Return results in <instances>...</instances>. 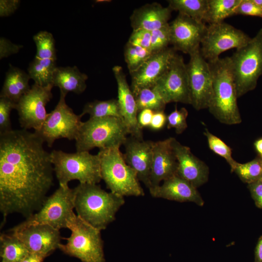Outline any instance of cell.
<instances>
[{"label": "cell", "instance_id": "1", "mask_svg": "<svg viewBox=\"0 0 262 262\" xmlns=\"http://www.w3.org/2000/svg\"><path fill=\"white\" fill-rule=\"evenodd\" d=\"M44 142L34 131L0 134V210L27 218L38 210L53 184V167Z\"/></svg>", "mask_w": 262, "mask_h": 262}, {"label": "cell", "instance_id": "2", "mask_svg": "<svg viewBox=\"0 0 262 262\" xmlns=\"http://www.w3.org/2000/svg\"><path fill=\"white\" fill-rule=\"evenodd\" d=\"M74 189L77 215L100 231L115 220L125 203L123 196L107 192L97 184L80 183Z\"/></svg>", "mask_w": 262, "mask_h": 262}, {"label": "cell", "instance_id": "3", "mask_svg": "<svg viewBox=\"0 0 262 262\" xmlns=\"http://www.w3.org/2000/svg\"><path fill=\"white\" fill-rule=\"evenodd\" d=\"M211 71L213 93L208 107L210 113L220 122L240 124L242 119L237 105V91L229 57L208 62Z\"/></svg>", "mask_w": 262, "mask_h": 262}, {"label": "cell", "instance_id": "4", "mask_svg": "<svg viewBox=\"0 0 262 262\" xmlns=\"http://www.w3.org/2000/svg\"><path fill=\"white\" fill-rule=\"evenodd\" d=\"M50 154L59 186H67L74 180L80 183L89 184H97L102 180L98 154L93 155L89 151L70 153L53 150Z\"/></svg>", "mask_w": 262, "mask_h": 262}, {"label": "cell", "instance_id": "5", "mask_svg": "<svg viewBox=\"0 0 262 262\" xmlns=\"http://www.w3.org/2000/svg\"><path fill=\"white\" fill-rule=\"evenodd\" d=\"M128 130L123 120L116 117L90 118L82 122L75 140L77 151L120 148L124 144Z\"/></svg>", "mask_w": 262, "mask_h": 262}, {"label": "cell", "instance_id": "6", "mask_svg": "<svg viewBox=\"0 0 262 262\" xmlns=\"http://www.w3.org/2000/svg\"><path fill=\"white\" fill-rule=\"evenodd\" d=\"M100 172L107 187L122 196H144L137 175L125 162L119 148L99 149Z\"/></svg>", "mask_w": 262, "mask_h": 262}, {"label": "cell", "instance_id": "7", "mask_svg": "<svg viewBox=\"0 0 262 262\" xmlns=\"http://www.w3.org/2000/svg\"><path fill=\"white\" fill-rule=\"evenodd\" d=\"M238 98L253 90L262 75V29L229 57Z\"/></svg>", "mask_w": 262, "mask_h": 262}, {"label": "cell", "instance_id": "8", "mask_svg": "<svg viewBox=\"0 0 262 262\" xmlns=\"http://www.w3.org/2000/svg\"><path fill=\"white\" fill-rule=\"evenodd\" d=\"M75 191L67 186H61L46 197L37 212L13 228L20 229L31 225L45 224L60 230L69 229L77 215L74 212Z\"/></svg>", "mask_w": 262, "mask_h": 262}, {"label": "cell", "instance_id": "9", "mask_svg": "<svg viewBox=\"0 0 262 262\" xmlns=\"http://www.w3.org/2000/svg\"><path fill=\"white\" fill-rule=\"evenodd\" d=\"M68 229L71 234L66 244L60 245L61 251L82 262H105L100 230L77 215Z\"/></svg>", "mask_w": 262, "mask_h": 262}, {"label": "cell", "instance_id": "10", "mask_svg": "<svg viewBox=\"0 0 262 262\" xmlns=\"http://www.w3.org/2000/svg\"><path fill=\"white\" fill-rule=\"evenodd\" d=\"M66 96L60 93L57 105L48 114L40 130L34 131L50 147L60 138L75 140L83 122L81 121L82 116L75 114L66 104Z\"/></svg>", "mask_w": 262, "mask_h": 262}, {"label": "cell", "instance_id": "11", "mask_svg": "<svg viewBox=\"0 0 262 262\" xmlns=\"http://www.w3.org/2000/svg\"><path fill=\"white\" fill-rule=\"evenodd\" d=\"M251 39L242 31L224 22L211 24L207 26L200 45V52L208 62L213 61L219 58L223 52L241 48Z\"/></svg>", "mask_w": 262, "mask_h": 262}, {"label": "cell", "instance_id": "12", "mask_svg": "<svg viewBox=\"0 0 262 262\" xmlns=\"http://www.w3.org/2000/svg\"><path fill=\"white\" fill-rule=\"evenodd\" d=\"M52 84L42 86L34 83L19 100L16 109L22 129L40 130L48 114L46 106L52 98Z\"/></svg>", "mask_w": 262, "mask_h": 262}, {"label": "cell", "instance_id": "13", "mask_svg": "<svg viewBox=\"0 0 262 262\" xmlns=\"http://www.w3.org/2000/svg\"><path fill=\"white\" fill-rule=\"evenodd\" d=\"M200 48L189 55L190 59L186 64L191 104L197 111L208 108L213 93L210 66L202 55Z\"/></svg>", "mask_w": 262, "mask_h": 262}, {"label": "cell", "instance_id": "14", "mask_svg": "<svg viewBox=\"0 0 262 262\" xmlns=\"http://www.w3.org/2000/svg\"><path fill=\"white\" fill-rule=\"evenodd\" d=\"M166 104H191L186 64L182 56L176 54L169 67L153 87Z\"/></svg>", "mask_w": 262, "mask_h": 262}, {"label": "cell", "instance_id": "15", "mask_svg": "<svg viewBox=\"0 0 262 262\" xmlns=\"http://www.w3.org/2000/svg\"><path fill=\"white\" fill-rule=\"evenodd\" d=\"M169 25L170 44L175 50L190 55L200 48L207 26L204 22L179 14Z\"/></svg>", "mask_w": 262, "mask_h": 262}, {"label": "cell", "instance_id": "16", "mask_svg": "<svg viewBox=\"0 0 262 262\" xmlns=\"http://www.w3.org/2000/svg\"><path fill=\"white\" fill-rule=\"evenodd\" d=\"M30 252L47 257L59 248L61 241L60 230L49 225L37 224L20 229H11Z\"/></svg>", "mask_w": 262, "mask_h": 262}, {"label": "cell", "instance_id": "17", "mask_svg": "<svg viewBox=\"0 0 262 262\" xmlns=\"http://www.w3.org/2000/svg\"><path fill=\"white\" fill-rule=\"evenodd\" d=\"M176 51L168 47L152 53L138 69L130 73L133 93L142 88H153L167 70Z\"/></svg>", "mask_w": 262, "mask_h": 262}, {"label": "cell", "instance_id": "18", "mask_svg": "<svg viewBox=\"0 0 262 262\" xmlns=\"http://www.w3.org/2000/svg\"><path fill=\"white\" fill-rule=\"evenodd\" d=\"M154 142L140 140L132 136L127 137L123 145L126 163L136 172L139 180L150 187V174Z\"/></svg>", "mask_w": 262, "mask_h": 262}, {"label": "cell", "instance_id": "19", "mask_svg": "<svg viewBox=\"0 0 262 262\" xmlns=\"http://www.w3.org/2000/svg\"><path fill=\"white\" fill-rule=\"evenodd\" d=\"M113 71L117 85V100L123 120L129 134L140 140H143V129L138 124V109L135 97L130 87L126 75L121 66H115Z\"/></svg>", "mask_w": 262, "mask_h": 262}, {"label": "cell", "instance_id": "20", "mask_svg": "<svg viewBox=\"0 0 262 262\" xmlns=\"http://www.w3.org/2000/svg\"><path fill=\"white\" fill-rule=\"evenodd\" d=\"M171 145L178 163L177 175L197 188L207 182L209 168L202 161L195 156L190 148L172 137Z\"/></svg>", "mask_w": 262, "mask_h": 262}, {"label": "cell", "instance_id": "21", "mask_svg": "<svg viewBox=\"0 0 262 262\" xmlns=\"http://www.w3.org/2000/svg\"><path fill=\"white\" fill-rule=\"evenodd\" d=\"M171 140L172 137H169L154 143L149 189L158 186L162 181L177 175L178 163Z\"/></svg>", "mask_w": 262, "mask_h": 262}, {"label": "cell", "instance_id": "22", "mask_svg": "<svg viewBox=\"0 0 262 262\" xmlns=\"http://www.w3.org/2000/svg\"><path fill=\"white\" fill-rule=\"evenodd\" d=\"M148 189L153 197L180 202H192L199 206L204 204L197 188L178 175L164 180L162 185Z\"/></svg>", "mask_w": 262, "mask_h": 262}, {"label": "cell", "instance_id": "23", "mask_svg": "<svg viewBox=\"0 0 262 262\" xmlns=\"http://www.w3.org/2000/svg\"><path fill=\"white\" fill-rule=\"evenodd\" d=\"M172 10L157 2L148 3L135 9L130 17L133 30L141 29L149 32L167 24Z\"/></svg>", "mask_w": 262, "mask_h": 262}, {"label": "cell", "instance_id": "24", "mask_svg": "<svg viewBox=\"0 0 262 262\" xmlns=\"http://www.w3.org/2000/svg\"><path fill=\"white\" fill-rule=\"evenodd\" d=\"M87 79L88 76L81 72L76 66L56 67L52 83L66 95L69 92L80 94L86 89Z\"/></svg>", "mask_w": 262, "mask_h": 262}, {"label": "cell", "instance_id": "25", "mask_svg": "<svg viewBox=\"0 0 262 262\" xmlns=\"http://www.w3.org/2000/svg\"><path fill=\"white\" fill-rule=\"evenodd\" d=\"M6 73L4 82L0 97L6 98L17 103L20 98L31 88L28 73L23 70L9 65Z\"/></svg>", "mask_w": 262, "mask_h": 262}, {"label": "cell", "instance_id": "26", "mask_svg": "<svg viewBox=\"0 0 262 262\" xmlns=\"http://www.w3.org/2000/svg\"><path fill=\"white\" fill-rule=\"evenodd\" d=\"M1 262H20L29 253L21 241L13 233L0 236Z\"/></svg>", "mask_w": 262, "mask_h": 262}, {"label": "cell", "instance_id": "27", "mask_svg": "<svg viewBox=\"0 0 262 262\" xmlns=\"http://www.w3.org/2000/svg\"><path fill=\"white\" fill-rule=\"evenodd\" d=\"M241 0H208V8L204 22L215 24L234 15V11Z\"/></svg>", "mask_w": 262, "mask_h": 262}, {"label": "cell", "instance_id": "28", "mask_svg": "<svg viewBox=\"0 0 262 262\" xmlns=\"http://www.w3.org/2000/svg\"><path fill=\"white\" fill-rule=\"evenodd\" d=\"M85 114H88L90 118L116 117L123 120L117 99L95 100L87 102L80 115L82 116Z\"/></svg>", "mask_w": 262, "mask_h": 262}, {"label": "cell", "instance_id": "29", "mask_svg": "<svg viewBox=\"0 0 262 262\" xmlns=\"http://www.w3.org/2000/svg\"><path fill=\"white\" fill-rule=\"evenodd\" d=\"M56 61L51 59H41L35 57L30 63L28 68V74L34 83L45 86L52 84L53 73Z\"/></svg>", "mask_w": 262, "mask_h": 262}, {"label": "cell", "instance_id": "30", "mask_svg": "<svg viewBox=\"0 0 262 262\" xmlns=\"http://www.w3.org/2000/svg\"><path fill=\"white\" fill-rule=\"evenodd\" d=\"M208 0H169L168 7L196 20L203 22Z\"/></svg>", "mask_w": 262, "mask_h": 262}, {"label": "cell", "instance_id": "31", "mask_svg": "<svg viewBox=\"0 0 262 262\" xmlns=\"http://www.w3.org/2000/svg\"><path fill=\"white\" fill-rule=\"evenodd\" d=\"M138 113L144 109H150L154 112L164 111L166 103L153 88L141 89L133 93Z\"/></svg>", "mask_w": 262, "mask_h": 262}, {"label": "cell", "instance_id": "32", "mask_svg": "<svg viewBox=\"0 0 262 262\" xmlns=\"http://www.w3.org/2000/svg\"><path fill=\"white\" fill-rule=\"evenodd\" d=\"M240 179L247 184L262 179V158L257 155L244 164L238 163L233 170Z\"/></svg>", "mask_w": 262, "mask_h": 262}, {"label": "cell", "instance_id": "33", "mask_svg": "<svg viewBox=\"0 0 262 262\" xmlns=\"http://www.w3.org/2000/svg\"><path fill=\"white\" fill-rule=\"evenodd\" d=\"M36 47L35 57L56 61V51L53 35L47 31H40L33 36Z\"/></svg>", "mask_w": 262, "mask_h": 262}, {"label": "cell", "instance_id": "34", "mask_svg": "<svg viewBox=\"0 0 262 262\" xmlns=\"http://www.w3.org/2000/svg\"><path fill=\"white\" fill-rule=\"evenodd\" d=\"M152 54L149 49L127 42L124 47V55L130 73L138 69Z\"/></svg>", "mask_w": 262, "mask_h": 262}, {"label": "cell", "instance_id": "35", "mask_svg": "<svg viewBox=\"0 0 262 262\" xmlns=\"http://www.w3.org/2000/svg\"><path fill=\"white\" fill-rule=\"evenodd\" d=\"M206 136L209 148L214 153L223 157L230 167L231 172L233 170L238 163L232 157V149L220 138L210 132L206 128L204 132Z\"/></svg>", "mask_w": 262, "mask_h": 262}, {"label": "cell", "instance_id": "36", "mask_svg": "<svg viewBox=\"0 0 262 262\" xmlns=\"http://www.w3.org/2000/svg\"><path fill=\"white\" fill-rule=\"evenodd\" d=\"M170 44L169 23L151 32L150 50L152 53L162 51Z\"/></svg>", "mask_w": 262, "mask_h": 262}, {"label": "cell", "instance_id": "37", "mask_svg": "<svg viewBox=\"0 0 262 262\" xmlns=\"http://www.w3.org/2000/svg\"><path fill=\"white\" fill-rule=\"evenodd\" d=\"M188 115L187 110L181 108L178 110L175 106V110L167 115V128L168 129L174 128L177 134L182 133L187 128V117Z\"/></svg>", "mask_w": 262, "mask_h": 262}, {"label": "cell", "instance_id": "38", "mask_svg": "<svg viewBox=\"0 0 262 262\" xmlns=\"http://www.w3.org/2000/svg\"><path fill=\"white\" fill-rule=\"evenodd\" d=\"M16 103L9 98H0V134L12 130L10 120L12 110L16 109Z\"/></svg>", "mask_w": 262, "mask_h": 262}, {"label": "cell", "instance_id": "39", "mask_svg": "<svg viewBox=\"0 0 262 262\" xmlns=\"http://www.w3.org/2000/svg\"><path fill=\"white\" fill-rule=\"evenodd\" d=\"M128 42L151 51V32L141 29L133 30Z\"/></svg>", "mask_w": 262, "mask_h": 262}, {"label": "cell", "instance_id": "40", "mask_svg": "<svg viewBox=\"0 0 262 262\" xmlns=\"http://www.w3.org/2000/svg\"><path fill=\"white\" fill-rule=\"evenodd\" d=\"M234 15L262 17V8L255 3L253 0H241L235 10Z\"/></svg>", "mask_w": 262, "mask_h": 262}, {"label": "cell", "instance_id": "41", "mask_svg": "<svg viewBox=\"0 0 262 262\" xmlns=\"http://www.w3.org/2000/svg\"><path fill=\"white\" fill-rule=\"evenodd\" d=\"M22 48V45L13 44L8 39L1 37L0 38V59L17 53Z\"/></svg>", "mask_w": 262, "mask_h": 262}, {"label": "cell", "instance_id": "42", "mask_svg": "<svg viewBox=\"0 0 262 262\" xmlns=\"http://www.w3.org/2000/svg\"><path fill=\"white\" fill-rule=\"evenodd\" d=\"M247 188L255 205L262 209V179L248 184Z\"/></svg>", "mask_w": 262, "mask_h": 262}, {"label": "cell", "instance_id": "43", "mask_svg": "<svg viewBox=\"0 0 262 262\" xmlns=\"http://www.w3.org/2000/svg\"><path fill=\"white\" fill-rule=\"evenodd\" d=\"M20 3L19 0H0V17L8 16L13 14L18 8Z\"/></svg>", "mask_w": 262, "mask_h": 262}, {"label": "cell", "instance_id": "44", "mask_svg": "<svg viewBox=\"0 0 262 262\" xmlns=\"http://www.w3.org/2000/svg\"><path fill=\"white\" fill-rule=\"evenodd\" d=\"M167 123V115L164 111H158L154 113L149 126L152 130H160L163 129Z\"/></svg>", "mask_w": 262, "mask_h": 262}, {"label": "cell", "instance_id": "45", "mask_svg": "<svg viewBox=\"0 0 262 262\" xmlns=\"http://www.w3.org/2000/svg\"><path fill=\"white\" fill-rule=\"evenodd\" d=\"M154 113L151 110L147 109L139 112L137 116L138 122L142 129L149 127Z\"/></svg>", "mask_w": 262, "mask_h": 262}, {"label": "cell", "instance_id": "46", "mask_svg": "<svg viewBox=\"0 0 262 262\" xmlns=\"http://www.w3.org/2000/svg\"><path fill=\"white\" fill-rule=\"evenodd\" d=\"M254 262H262V235L259 237L255 248Z\"/></svg>", "mask_w": 262, "mask_h": 262}, {"label": "cell", "instance_id": "47", "mask_svg": "<svg viewBox=\"0 0 262 262\" xmlns=\"http://www.w3.org/2000/svg\"><path fill=\"white\" fill-rule=\"evenodd\" d=\"M45 258L38 254L30 252L20 262H43Z\"/></svg>", "mask_w": 262, "mask_h": 262}, {"label": "cell", "instance_id": "48", "mask_svg": "<svg viewBox=\"0 0 262 262\" xmlns=\"http://www.w3.org/2000/svg\"><path fill=\"white\" fill-rule=\"evenodd\" d=\"M258 155L262 157V138L257 139L254 144Z\"/></svg>", "mask_w": 262, "mask_h": 262}, {"label": "cell", "instance_id": "49", "mask_svg": "<svg viewBox=\"0 0 262 262\" xmlns=\"http://www.w3.org/2000/svg\"><path fill=\"white\" fill-rule=\"evenodd\" d=\"M253 1L262 8V0H253Z\"/></svg>", "mask_w": 262, "mask_h": 262}]
</instances>
